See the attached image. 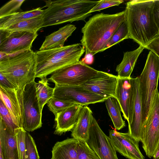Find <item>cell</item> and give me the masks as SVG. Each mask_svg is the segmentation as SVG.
Instances as JSON below:
<instances>
[{"instance_id": "obj_1", "label": "cell", "mask_w": 159, "mask_h": 159, "mask_svg": "<svg viewBox=\"0 0 159 159\" xmlns=\"http://www.w3.org/2000/svg\"><path fill=\"white\" fill-rule=\"evenodd\" d=\"M154 2L152 0H133L126 3L125 20L129 39L145 48L159 36V30L153 14Z\"/></svg>"}, {"instance_id": "obj_2", "label": "cell", "mask_w": 159, "mask_h": 159, "mask_svg": "<svg viewBox=\"0 0 159 159\" xmlns=\"http://www.w3.org/2000/svg\"><path fill=\"white\" fill-rule=\"evenodd\" d=\"M125 20V10L114 14H97L90 18L81 29L80 42L85 53L94 56L104 51L112 35Z\"/></svg>"}, {"instance_id": "obj_3", "label": "cell", "mask_w": 159, "mask_h": 159, "mask_svg": "<svg viewBox=\"0 0 159 159\" xmlns=\"http://www.w3.org/2000/svg\"><path fill=\"white\" fill-rule=\"evenodd\" d=\"M47 7L42 15V28L67 22L83 20L91 15L90 11L98 1L89 0L45 1Z\"/></svg>"}, {"instance_id": "obj_4", "label": "cell", "mask_w": 159, "mask_h": 159, "mask_svg": "<svg viewBox=\"0 0 159 159\" xmlns=\"http://www.w3.org/2000/svg\"><path fill=\"white\" fill-rule=\"evenodd\" d=\"M37 64L35 52L29 49L0 60V73L15 88L22 89L35 80Z\"/></svg>"}, {"instance_id": "obj_5", "label": "cell", "mask_w": 159, "mask_h": 159, "mask_svg": "<svg viewBox=\"0 0 159 159\" xmlns=\"http://www.w3.org/2000/svg\"><path fill=\"white\" fill-rule=\"evenodd\" d=\"M81 43L55 49L35 52L37 57L36 78H47L56 71L80 61L85 52Z\"/></svg>"}, {"instance_id": "obj_6", "label": "cell", "mask_w": 159, "mask_h": 159, "mask_svg": "<svg viewBox=\"0 0 159 159\" xmlns=\"http://www.w3.org/2000/svg\"><path fill=\"white\" fill-rule=\"evenodd\" d=\"M159 77V57L149 52L143 69L139 77V90L142 104L143 127L148 116Z\"/></svg>"}, {"instance_id": "obj_7", "label": "cell", "mask_w": 159, "mask_h": 159, "mask_svg": "<svg viewBox=\"0 0 159 159\" xmlns=\"http://www.w3.org/2000/svg\"><path fill=\"white\" fill-rule=\"evenodd\" d=\"M140 142L146 156L150 158L153 157L159 143V92L157 89L143 125Z\"/></svg>"}, {"instance_id": "obj_8", "label": "cell", "mask_w": 159, "mask_h": 159, "mask_svg": "<svg viewBox=\"0 0 159 159\" xmlns=\"http://www.w3.org/2000/svg\"><path fill=\"white\" fill-rule=\"evenodd\" d=\"M98 72L80 61L54 72L48 80L55 85L80 86L94 76Z\"/></svg>"}, {"instance_id": "obj_9", "label": "cell", "mask_w": 159, "mask_h": 159, "mask_svg": "<svg viewBox=\"0 0 159 159\" xmlns=\"http://www.w3.org/2000/svg\"><path fill=\"white\" fill-rule=\"evenodd\" d=\"M36 83L34 81L27 84L23 89V127L26 131H33L42 126V112L37 94Z\"/></svg>"}, {"instance_id": "obj_10", "label": "cell", "mask_w": 159, "mask_h": 159, "mask_svg": "<svg viewBox=\"0 0 159 159\" xmlns=\"http://www.w3.org/2000/svg\"><path fill=\"white\" fill-rule=\"evenodd\" d=\"M37 33L0 29V52L11 55L31 49Z\"/></svg>"}, {"instance_id": "obj_11", "label": "cell", "mask_w": 159, "mask_h": 159, "mask_svg": "<svg viewBox=\"0 0 159 159\" xmlns=\"http://www.w3.org/2000/svg\"><path fill=\"white\" fill-rule=\"evenodd\" d=\"M86 143L100 159H118L109 137L102 131L93 116Z\"/></svg>"}, {"instance_id": "obj_12", "label": "cell", "mask_w": 159, "mask_h": 159, "mask_svg": "<svg viewBox=\"0 0 159 159\" xmlns=\"http://www.w3.org/2000/svg\"><path fill=\"white\" fill-rule=\"evenodd\" d=\"M54 88L53 97L83 106L103 102L106 99L90 91L81 85H55Z\"/></svg>"}, {"instance_id": "obj_13", "label": "cell", "mask_w": 159, "mask_h": 159, "mask_svg": "<svg viewBox=\"0 0 159 159\" xmlns=\"http://www.w3.org/2000/svg\"><path fill=\"white\" fill-rule=\"evenodd\" d=\"M24 88L19 89L0 85V99L7 109L14 124L18 128L23 127V125Z\"/></svg>"}, {"instance_id": "obj_14", "label": "cell", "mask_w": 159, "mask_h": 159, "mask_svg": "<svg viewBox=\"0 0 159 159\" xmlns=\"http://www.w3.org/2000/svg\"><path fill=\"white\" fill-rule=\"evenodd\" d=\"M118 77L108 73L99 71L98 74L81 86L106 99L116 97Z\"/></svg>"}, {"instance_id": "obj_15", "label": "cell", "mask_w": 159, "mask_h": 159, "mask_svg": "<svg viewBox=\"0 0 159 159\" xmlns=\"http://www.w3.org/2000/svg\"><path fill=\"white\" fill-rule=\"evenodd\" d=\"M109 137L116 151L122 155L129 159H145L139 148V142L128 133L111 130Z\"/></svg>"}, {"instance_id": "obj_16", "label": "cell", "mask_w": 159, "mask_h": 159, "mask_svg": "<svg viewBox=\"0 0 159 159\" xmlns=\"http://www.w3.org/2000/svg\"><path fill=\"white\" fill-rule=\"evenodd\" d=\"M133 89V98L131 121L128 124V132L133 137L140 142L143 124L142 104L139 90V77L130 78Z\"/></svg>"}, {"instance_id": "obj_17", "label": "cell", "mask_w": 159, "mask_h": 159, "mask_svg": "<svg viewBox=\"0 0 159 159\" xmlns=\"http://www.w3.org/2000/svg\"><path fill=\"white\" fill-rule=\"evenodd\" d=\"M83 106L75 104L57 113L55 115L56 125L54 134L61 135L71 131L77 122Z\"/></svg>"}, {"instance_id": "obj_18", "label": "cell", "mask_w": 159, "mask_h": 159, "mask_svg": "<svg viewBox=\"0 0 159 159\" xmlns=\"http://www.w3.org/2000/svg\"><path fill=\"white\" fill-rule=\"evenodd\" d=\"M130 78L118 77L116 91V98L120 104L123 116L127 121L129 118L131 102L133 96V89Z\"/></svg>"}, {"instance_id": "obj_19", "label": "cell", "mask_w": 159, "mask_h": 159, "mask_svg": "<svg viewBox=\"0 0 159 159\" xmlns=\"http://www.w3.org/2000/svg\"><path fill=\"white\" fill-rule=\"evenodd\" d=\"M76 28L75 25L68 24L46 36L39 51H45L63 47L66 41Z\"/></svg>"}, {"instance_id": "obj_20", "label": "cell", "mask_w": 159, "mask_h": 159, "mask_svg": "<svg viewBox=\"0 0 159 159\" xmlns=\"http://www.w3.org/2000/svg\"><path fill=\"white\" fill-rule=\"evenodd\" d=\"M0 148L2 150L4 159H19L16 136L10 133L1 120Z\"/></svg>"}, {"instance_id": "obj_21", "label": "cell", "mask_w": 159, "mask_h": 159, "mask_svg": "<svg viewBox=\"0 0 159 159\" xmlns=\"http://www.w3.org/2000/svg\"><path fill=\"white\" fill-rule=\"evenodd\" d=\"M92 112L89 107L83 106L80 112L77 122L71 130V135L78 140L86 142L89 135Z\"/></svg>"}, {"instance_id": "obj_22", "label": "cell", "mask_w": 159, "mask_h": 159, "mask_svg": "<svg viewBox=\"0 0 159 159\" xmlns=\"http://www.w3.org/2000/svg\"><path fill=\"white\" fill-rule=\"evenodd\" d=\"M78 141L72 138L57 142L52 148L51 159H78L76 150Z\"/></svg>"}, {"instance_id": "obj_23", "label": "cell", "mask_w": 159, "mask_h": 159, "mask_svg": "<svg viewBox=\"0 0 159 159\" xmlns=\"http://www.w3.org/2000/svg\"><path fill=\"white\" fill-rule=\"evenodd\" d=\"M144 47L139 46L136 49L124 52L120 63L116 66V71L117 75L120 78H129L137 59L142 52Z\"/></svg>"}, {"instance_id": "obj_24", "label": "cell", "mask_w": 159, "mask_h": 159, "mask_svg": "<svg viewBox=\"0 0 159 159\" xmlns=\"http://www.w3.org/2000/svg\"><path fill=\"white\" fill-rule=\"evenodd\" d=\"M43 10L40 7L25 11H21L0 18V29H5L22 21L42 16Z\"/></svg>"}, {"instance_id": "obj_25", "label": "cell", "mask_w": 159, "mask_h": 159, "mask_svg": "<svg viewBox=\"0 0 159 159\" xmlns=\"http://www.w3.org/2000/svg\"><path fill=\"white\" fill-rule=\"evenodd\" d=\"M105 105L109 115L115 129L120 130L126 126L125 121L122 118L121 108L116 97H111L105 101Z\"/></svg>"}, {"instance_id": "obj_26", "label": "cell", "mask_w": 159, "mask_h": 159, "mask_svg": "<svg viewBox=\"0 0 159 159\" xmlns=\"http://www.w3.org/2000/svg\"><path fill=\"white\" fill-rule=\"evenodd\" d=\"M48 81L47 78H44L36 83L37 94L42 112L44 106L53 96L54 88L49 86Z\"/></svg>"}, {"instance_id": "obj_27", "label": "cell", "mask_w": 159, "mask_h": 159, "mask_svg": "<svg viewBox=\"0 0 159 159\" xmlns=\"http://www.w3.org/2000/svg\"><path fill=\"white\" fill-rule=\"evenodd\" d=\"M43 24L42 16L27 20L13 25L5 29L10 32L29 31L37 33Z\"/></svg>"}, {"instance_id": "obj_28", "label": "cell", "mask_w": 159, "mask_h": 159, "mask_svg": "<svg viewBox=\"0 0 159 159\" xmlns=\"http://www.w3.org/2000/svg\"><path fill=\"white\" fill-rule=\"evenodd\" d=\"M129 39V31L126 20L118 28L106 45L104 51L120 42Z\"/></svg>"}, {"instance_id": "obj_29", "label": "cell", "mask_w": 159, "mask_h": 159, "mask_svg": "<svg viewBox=\"0 0 159 159\" xmlns=\"http://www.w3.org/2000/svg\"><path fill=\"white\" fill-rule=\"evenodd\" d=\"M25 1L12 0L7 2L0 9V18L22 11L20 7Z\"/></svg>"}, {"instance_id": "obj_30", "label": "cell", "mask_w": 159, "mask_h": 159, "mask_svg": "<svg viewBox=\"0 0 159 159\" xmlns=\"http://www.w3.org/2000/svg\"><path fill=\"white\" fill-rule=\"evenodd\" d=\"M47 104L50 111L55 115L57 113L70 106L76 104L72 102L59 99L54 97L50 99Z\"/></svg>"}, {"instance_id": "obj_31", "label": "cell", "mask_w": 159, "mask_h": 159, "mask_svg": "<svg viewBox=\"0 0 159 159\" xmlns=\"http://www.w3.org/2000/svg\"><path fill=\"white\" fill-rule=\"evenodd\" d=\"M26 132L23 127L17 128L15 130L17 142L19 159H26L25 143Z\"/></svg>"}, {"instance_id": "obj_32", "label": "cell", "mask_w": 159, "mask_h": 159, "mask_svg": "<svg viewBox=\"0 0 159 159\" xmlns=\"http://www.w3.org/2000/svg\"><path fill=\"white\" fill-rule=\"evenodd\" d=\"M0 112V120L3 122L10 133L12 134L15 135V130L18 127L14 124L7 109L1 99Z\"/></svg>"}, {"instance_id": "obj_33", "label": "cell", "mask_w": 159, "mask_h": 159, "mask_svg": "<svg viewBox=\"0 0 159 159\" xmlns=\"http://www.w3.org/2000/svg\"><path fill=\"white\" fill-rule=\"evenodd\" d=\"M76 150L78 159H100L86 142L78 140Z\"/></svg>"}, {"instance_id": "obj_34", "label": "cell", "mask_w": 159, "mask_h": 159, "mask_svg": "<svg viewBox=\"0 0 159 159\" xmlns=\"http://www.w3.org/2000/svg\"><path fill=\"white\" fill-rule=\"evenodd\" d=\"M26 159H39L34 141L30 134L26 132L25 138Z\"/></svg>"}, {"instance_id": "obj_35", "label": "cell", "mask_w": 159, "mask_h": 159, "mask_svg": "<svg viewBox=\"0 0 159 159\" xmlns=\"http://www.w3.org/2000/svg\"><path fill=\"white\" fill-rule=\"evenodd\" d=\"M123 0H103L98 1V3L90 11L89 13L100 11L105 8L114 6H118L122 3Z\"/></svg>"}, {"instance_id": "obj_36", "label": "cell", "mask_w": 159, "mask_h": 159, "mask_svg": "<svg viewBox=\"0 0 159 159\" xmlns=\"http://www.w3.org/2000/svg\"><path fill=\"white\" fill-rule=\"evenodd\" d=\"M146 48L150 50L159 57V36L152 40Z\"/></svg>"}, {"instance_id": "obj_37", "label": "cell", "mask_w": 159, "mask_h": 159, "mask_svg": "<svg viewBox=\"0 0 159 159\" xmlns=\"http://www.w3.org/2000/svg\"><path fill=\"white\" fill-rule=\"evenodd\" d=\"M153 14L155 22L159 30V0H154Z\"/></svg>"}, {"instance_id": "obj_38", "label": "cell", "mask_w": 159, "mask_h": 159, "mask_svg": "<svg viewBox=\"0 0 159 159\" xmlns=\"http://www.w3.org/2000/svg\"><path fill=\"white\" fill-rule=\"evenodd\" d=\"M81 61L87 65L92 64L94 61L93 56L90 53H85V56Z\"/></svg>"}, {"instance_id": "obj_39", "label": "cell", "mask_w": 159, "mask_h": 159, "mask_svg": "<svg viewBox=\"0 0 159 159\" xmlns=\"http://www.w3.org/2000/svg\"><path fill=\"white\" fill-rule=\"evenodd\" d=\"M0 85L9 88H15L7 79L0 73Z\"/></svg>"}, {"instance_id": "obj_40", "label": "cell", "mask_w": 159, "mask_h": 159, "mask_svg": "<svg viewBox=\"0 0 159 159\" xmlns=\"http://www.w3.org/2000/svg\"><path fill=\"white\" fill-rule=\"evenodd\" d=\"M153 158V159H159V143L158 145L155 153Z\"/></svg>"}, {"instance_id": "obj_41", "label": "cell", "mask_w": 159, "mask_h": 159, "mask_svg": "<svg viewBox=\"0 0 159 159\" xmlns=\"http://www.w3.org/2000/svg\"><path fill=\"white\" fill-rule=\"evenodd\" d=\"M0 159H4L1 149L0 148Z\"/></svg>"}]
</instances>
